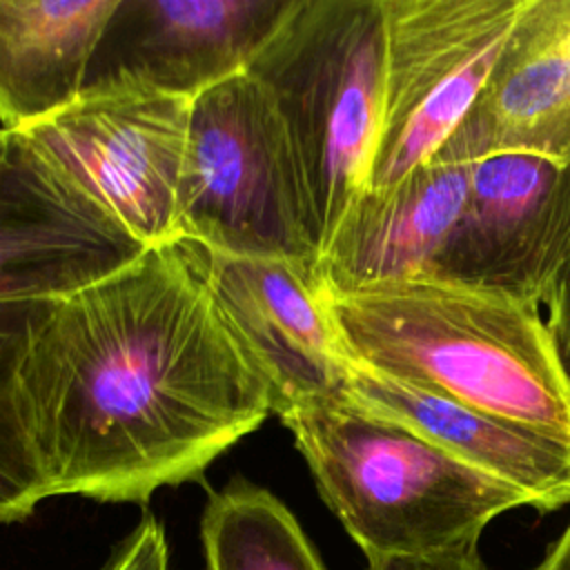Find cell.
<instances>
[{
	"label": "cell",
	"instance_id": "6da1fadb",
	"mask_svg": "<svg viewBox=\"0 0 570 570\" xmlns=\"http://www.w3.org/2000/svg\"><path fill=\"white\" fill-rule=\"evenodd\" d=\"M20 390L49 497L107 503L198 481L272 414L187 240L51 301Z\"/></svg>",
	"mask_w": 570,
	"mask_h": 570
},
{
	"label": "cell",
	"instance_id": "7a4b0ae2",
	"mask_svg": "<svg viewBox=\"0 0 570 570\" xmlns=\"http://www.w3.org/2000/svg\"><path fill=\"white\" fill-rule=\"evenodd\" d=\"M325 298L352 365L570 443V370L543 307L436 278Z\"/></svg>",
	"mask_w": 570,
	"mask_h": 570
},
{
	"label": "cell",
	"instance_id": "3957f363",
	"mask_svg": "<svg viewBox=\"0 0 570 570\" xmlns=\"http://www.w3.org/2000/svg\"><path fill=\"white\" fill-rule=\"evenodd\" d=\"M292 432L325 505L367 561L432 557L479 543L485 525L530 499L345 394L309 401Z\"/></svg>",
	"mask_w": 570,
	"mask_h": 570
},
{
	"label": "cell",
	"instance_id": "277c9868",
	"mask_svg": "<svg viewBox=\"0 0 570 570\" xmlns=\"http://www.w3.org/2000/svg\"><path fill=\"white\" fill-rule=\"evenodd\" d=\"M385 47V0H294L245 69L285 122L321 254L367 185Z\"/></svg>",
	"mask_w": 570,
	"mask_h": 570
},
{
	"label": "cell",
	"instance_id": "5b68a950",
	"mask_svg": "<svg viewBox=\"0 0 570 570\" xmlns=\"http://www.w3.org/2000/svg\"><path fill=\"white\" fill-rule=\"evenodd\" d=\"M178 238L316 272L321 240L292 140L267 91L245 71L191 100Z\"/></svg>",
	"mask_w": 570,
	"mask_h": 570
},
{
	"label": "cell",
	"instance_id": "8992f818",
	"mask_svg": "<svg viewBox=\"0 0 570 570\" xmlns=\"http://www.w3.org/2000/svg\"><path fill=\"white\" fill-rule=\"evenodd\" d=\"M191 100L134 82L87 85L24 129L29 142L145 249L178 238Z\"/></svg>",
	"mask_w": 570,
	"mask_h": 570
},
{
	"label": "cell",
	"instance_id": "52a82bcc",
	"mask_svg": "<svg viewBox=\"0 0 570 570\" xmlns=\"http://www.w3.org/2000/svg\"><path fill=\"white\" fill-rule=\"evenodd\" d=\"M530 0H385L379 138L365 191L430 163L485 85Z\"/></svg>",
	"mask_w": 570,
	"mask_h": 570
},
{
	"label": "cell",
	"instance_id": "ba28073f",
	"mask_svg": "<svg viewBox=\"0 0 570 570\" xmlns=\"http://www.w3.org/2000/svg\"><path fill=\"white\" fill-rule=\"evenodd\" d=\"M468 165V196L430 278L543 307L570 236V163L497 154Z\"/></svg>",
	"mask_w": 570,
	"mask_h": 570
},
{
	"label": "cell",
	"instance_id": "9c48e42d",
	"mask_svg": "<svg viewBox=\"0 0 570 570\" xmlns=\"http://www.w3.org/2000/svg\"><path fill=\"white\" fill-rule=\"evenodd\" d=\"M196 252L225 325L267 385L272 414L283 419L309 401L343 394L352 363L312 267L198 245Z\"/></svg>",
	"mask_w": 570,
	"mask_h": 570
},
{
	"label": "cell",
	"instance_id": "30bf717a",
	"mask_svg": "<svg viewBox=\"0 0 570 570\" xmlns=\"http://www.w3.org/2000/svg\"><path fill=\"white\" fill-rule=\"evenodd\" d=\"M142 252L22 131L0 127V303L62 298Z\"/></svg>",
	"mask_w": 570,
	"mask_h": 570
},
{
	"label": "cell",
	"instance_id": "8fae6325",
	"mask_svg": "<svg viewBox=\"0 0 570 570\" xmlns=\"http://www.w3.org/2000/svg\"><path fill=\"white\" fill-rule=\"evenodd\" d=\"M294 0H118L87 85L134 82L180 98L243 73Z\"/></svg>",
	"mask_w": 570,
	"mask_h": 570
},
{
	"label": "cell",
	"instance_id": "7c38bea8",
	"mask_svg": "<svg viewBox=\"0 0 570 570\" xmlns=\"http://www.w3.org/2000/svg\"><path fill=\"white\" fill-rule=\"evenodd\" d=\"M532 154L570 163V0H530L485 85L430 163Z\"/></svg>",
	"mask_w": 570,
	"mask_h": 570
},
{
	"label": "cell",
	"instance_id": "4fadbf2b",
	"mask_svg": "<svg viewBox=\"0 0 570 570\" xmlns=\"http://www.w3.org/2000/svg\"><path fill=\"white\" fill-rule=\"evenodd\" d=\"M465 163H425L394 187L363 191L316 265L325 296H347L430 278L461 216Z\"/></svg>",
	"mask_w": 570,
	"mask_h": 570
},
{
	"label": "cell",
	"instance_id": "5bb4252c",
	"mask_svg": "<svg viewBox=\"0 0 570 570\" xmlns=\"http://www.w3.org/2000/svg\"><path fill=\"white\" fill-rule=\"evenodd\" d=\"M343 394L523 492L539 512L570 503V443L566 441L358 365L350 367Z\"/></svg>",
	"mask_w": 570,
	"mask_h": 570
},
{
	"label": "cell",
	"instance_id": "9a60e30c",
	"mask_svg": "<svg viewBox=\"0 0 570 570\" xmlns=\"http://www.w3.org/2000/svg\"><path fill=\"white\" fill-rule=\"evenodd\" d=\"M118 0H0V122L24 131L78 98Z\"/></svg>",
	"mask_w": 570,
	"mask_h": 570
},
{
	"label": "cell",
	"instance_id": "2e32d148",
	"mask_svg": "<svg viewBox=\"0 0 570 570\" xmlns=\"http://www.w3.org/2000/svg\"><path fill=\"white\" fill-rule=\"evenodd\" d=\"M200 539L207 570H325L289 508L247 479L209 494Z\"/></svg>",
	"mask_w": 570,
	"mask_h": 570
},
{
	"label": "cell",
	"instance_id": "e0dca14e",
	"mask_svg": "<svg viewBox=\"0 0 570 570\" xmlns=\"http://www.w3.org/2000/svg\"><path fill=\"white\" fill-rule=\"evenodd\" d=\"M49 303H0V523L24 521L42 499H49L20 390L22 363Z\"/></svg>",
	"mask_w": 570,
	"mask_h": 570
},
{
	"label": "cell",
	"instance_id": "ac0fdd59",
	"mask_svg": "<svg viewBox=\"0 0 570 570\" xmlns=\"http://www.w3.org/2000/svg\"><path fill=\"white\" fill-rule=\"evenodd\" d=\"M105 570H169L163 523L151 512H145L140 523L111 552Z\"/></svg>",
	"mask_w": 570,
	"mask_h": 570
},
{
	"label": "cell",
	"instance_id": "d6986e66",
	"mask_svg": "<svg viewBox=\"0 0 570 570\" xmlns=\"http://www.w3.org/2000/svg\"><path fill=\"white\" fill-rule=\"evenodd\" d=\"M543 309H546V323L570 370V236H568L561 263L546 289Z\"/></svg>",
	"mask_w": 570,
	"mask_h": 570
},
{
	"label": "cell",
	"instance_id": "ffe728a7",
	"mask_svg": "<svg viewBox=\"0 0 570 570\" xmlns=\"http://www.w3.org/2000/svg\"><path fill=\"white\" fill-rule=\"evenodd\" d=\"M365 570H485L479 543L432 557H390L367 561Z\"/></svg>",
	"mask_w": 570,
	"mask_h": 570
},
{
	"label": "cell",
	"instance_id": "44dd1931",
	"mask_svg": "<svg viewBox=\"0 0 570 570\" xmlns=\"http://www.w3.org/2000/svg\"><path fill=\"white\" fill-rule=\"evenodd\" d=\"M530 570H570V523L548 548L543 559Z\"/></svg>",
	"mask_w": 570,
	"mask_h": 570
}]
</instances>
